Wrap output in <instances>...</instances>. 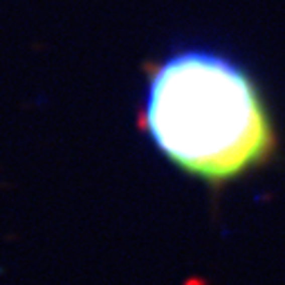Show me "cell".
<instances>
[{"mask_svg":"<svg viewBox=\"0 0 285 285\" xmlns=\"http://www.w3.org/2000/svg\"><path fill=\"white\" fill-rule=\"evenodd\" d=\"M153 148L207 184H227L274 153L272 117L254 76L211 47H180L151 72L142 104Z\"/></svg>","mask_w":285,"mask_h":285,"instance_id":"1","label":"cell"}]
</instances>
